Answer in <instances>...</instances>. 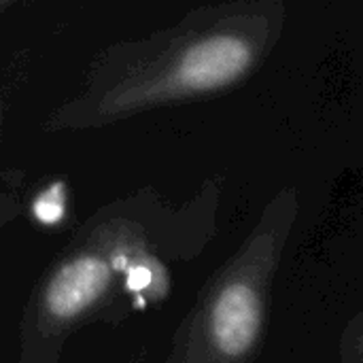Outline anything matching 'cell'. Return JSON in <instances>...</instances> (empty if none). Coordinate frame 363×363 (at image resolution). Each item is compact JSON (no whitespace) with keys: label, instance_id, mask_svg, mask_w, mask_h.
<instances>
[{"label":"cell","instance_id":"cell-4","mask_svg":"<svg viewBox=\"0 0 363 363\" xmlns=\"http://www.w3.org/2000/svg\"><path fill=\"white\" fill-rule=\"evenodd\" d=\"M66 191H64V185L62 183H55L51 185L49 189H45L34 206H32V213L34 217L43 223V225H55L62 221L64 213H66Z\"/></svg>","mask_w":363,"mask_h":363},{"label":"cell","instance_id":"cell-1","mask_svg":"<svg viewBox=\"0 0 363 363\" xmlns=\"http://www.w3.org/2000/svg\"><path fill=\"white\" fill-rule=\"evenodd\" d=\"M251 45L238 36H213L187 49L177 66V85L202 91L238 79L251 64Z\"/></svg>","mask_w":363,"mask_h":363},{"label":"cell","instance_id":"cell-2","mask_svg":"<svg viewBox=\"0 0 363 363\" xmlns=\"http://www.w3.org/2000/svg\"><path fill=\"white\" fill-rule=\"evenodd\" d=\"M259 323L262 308L257 294L245 283L225 287L219 294L211 315L215 347L228 357H242L255 345Z\"/></svg>","mask_w":363,"mask_h":363},{"label":"cell","instance_id":"cell-3","mask_svg":"<svg viewBox=\"0 0 363 363\" xmlns=\"http://www.w3.org/2000/svg\"><path fill=\"white\" fill-rule=\"evenodd\" d=\"M111 283V268L96 255H83L66 264L51 281L45 302L53 317L72 319L102 298Z\"/></svg>","mask_w":363,"mask_h":363},{"label":"cell","instance_id":"cell-5","mask_svg":"<svg viewBox=\"0 0 363 363\" xmlns=\"http://www.w3.org/2000/svg\"><path fill=\"white\" fill-rule=\"evenodd\" d=\"M151 281H153V274H151V270H149L147 266H138V268H132V270L128 272V287H130L132 291H143V289H147V287L151 285Z\"/></svg>","mask_w":363,"mask_h":363}]
</instances>
